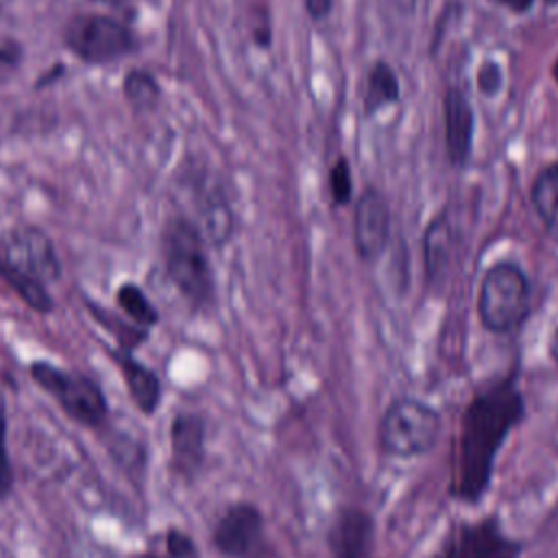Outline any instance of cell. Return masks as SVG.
<instances>
[{"instance_id": "cell-1", "label": "cell", "mask_w": 558, "mask_h": 558, "mask_svg": "<svg viewBox=\"0 0 558 558\" xmlns=\"http://www.w3.org/2000/svg\"><path fill=\"white\" fill-rule=\"evenodd\" d=\"M521 416L523 397L512 377L493 384L466 405L453 451L451 495L456 499L477 501L484 495L495 456Z\"/></svg>"}, {"instance_id": "cell-2", "label": "cell", "mask_w": 558, "mask_h": 558, "mask_svg": "<svg viewBox=\"0 0 558 558\" xmlns=\"http://www.w3.org/2000/svg\"><path fill=\"white\" fill-rule=\"evenodd\" d=\"M166 275L196 307L214 301V272L201 229L187 218H170L161 235Z\"/></svg>"}, {"instance_id": "cell-3", "label": "cell", "mask_w": 558, "mask_h": 558, "mask_svg": "<svg viewBox=\"0 0 558 558\" xmlns=\"http://www.w3.org/2000/svg\"><path fill=\"white\" fill-rule=\"evenodd\" d=\"M0 277L33 279L44 286L61 277V262L46 231L33 225H17L0 235Z\"/></svg>"}, {"instance_id": "cell-4", "label": "cell", "mask_w": 558, "mask_h": 558, "mask_svg": "<svg viewBox=\"0 0 558 558\" xmlns=\"http://www.w3.org/2000/svg\"><path fill=\"white\" fill-rule=\"evenodd\" d=\"M527 301L530 286L523 270L512 262H499L490 266L482 279L477 312L484 327L495 333H506L523 323Z\"/></svg>"}, {"instance_id": "cell-5", "label": "cell", "mask_w": 558, "mask_h": 558, "mask_svg": "<svg viewBox=\"0 0 558 558\" xmlns=\"http://www.w3.org/2000/svg\"><path fill=\"white\" fill-rule=\"evenodd\" d=\"M63 41L74 57L92 65L116 63L137 48V39L126 24L96 13H83L68 20L63 26Z\"/></svg>"}, {"instance_id": "cell-6", "label": "cell", "mask_w": 558, "mask_h": 558, "mask_svg": "<svg viewBox=\"0 0 558 558\" xmlns=\"http://www.w3.org/2000/svg\"><path fill=\"white\" fill-rule=\"evenodd\" d=\"M440 432V418L434 408L416 399H397L388 405L381 427L379 442L388 456L412 458L432 449Z\"/></svg>"}, {"instance_id": "cell-7", "label": "cell", "mask_w": 558, "mask_h": 558, "mask_svg": "<svg viewBox=\"0 0 558 558\" xmlns=\"http://www.w3.org/2000/svg\"><path fill=\"white\" fill-rule=\"evenodd\" d=\"M33 381L44 388L74 421L98 427L107 416V401L100 386L81 373L63 371L48 362L31 364Z\"/></svg>"}, {"instance_id": "cell-8", "label": "cell", "mask_w": 558, "mask_h": 558, "mask_svg": "<svg viewBox=\"0 0 558 558\" xmlns=\"http://www.w3.org/2000/svg\"><path fill=\"white\" fill-rule=\"evenodd\" d=\"M519 543L510 541L499 523L488 517L451 527L436 558H517Z\"/></svg>"}, {"instance_id": "cell-9", "label": "cell", "mask_w": 558, "mask_h": 558, "mask_svg": "<svg viewBox=\"0 0 558 558\" xmlns=\"http://www.w3.org/2000/svg\"><path fill=\"white\" fill-rule=\"evenodd\" d=\"M214 547L227 558H259L264 549V519L253 504H233L218 519Z\"/></svg>"}, {"instance_id": "cell-10", "label": "cell", "mask_w": 558, "mask_h": 558, "mask_svg": "<svg viewBox=\"0 0 558 558\" xmlns=\"http://www.w3.org/2000/svg\"><path fill=\"white\" fill-rule=\"evenodd\" d=\"M373 541V519L360 508H342L327 536L331 558H371Z\"/></svg>"}, {"instance_id": "cell-11", "label": "cell", "mask_w": 558, "mask_h": 558, "mask_svg": "<svg viewBox=\"0 0 558 558\" xmlns=\"http://www.w3.org/2000/svg\"><path fill=\"white\" fill-rule=\"evenodd\" d=\"M388 240V207L375 190H366L353 214V242L362 259H375Z\"/></svg>"}, {"instance_id": "cell-12", "label": "cell", "mask_w": 558, "mask_h": 558, "mask_svg": "<svg viewBox=\"0 0 558 558\" xmlns=\"http://www.w3.org/2000/svg\"><path fill=\"white\" fill-rule=\"evenodd\" d=\"M170 460L181 477H194L205 460V425L196 412H181L170 425Z\"/></svg>"}, {"instance_id": "cell-13", "label": "cell", "mask_w": 558, "mask_h": 558, "mask_svg": "<svg viewBox=\"0 0 558 558\" xmlns=\"http://www.w3.org/2000/svg\"><path fill=\"white\" fill-rule=\"evenodd\" d=\"M445 129H447V150L456 166H462L471 153L473 137V111L462 92L449 89L445 98Z\"/></svg>"}, {"instance_id": "cell-14", "label": "cell", "mask_w": 558, "mask_h": 558, "mask_svg": "<svg viewBox=\"0 0 558 558\" xmlns=\"http://www.w3.org/2000/svg\"><path fill=\"white\" fill-rule=\"evenodd\" d=\"M113 360L120 366L122 379L126 384V390H129V397L133 399V403L140 408V412L153 414L161 399L159 377L150 368L140 364L131 355V351H113Z\"/></svg>"}, {"instance_id": "cell-15", "label": "cell", "mask_w": 558, "mask_h": 558, "mask_svg": "<svg viewBox=\"0 0 558 558\" xmlns=\"http://www.w3.org/2000/svg\"><path fill=\"white\" fill-rule=\"evenodd\" d=\"M198 229L203 238L214 244L222 246L233 235V211L220 190H205V194L198 201Z\"/></svg>"}, {"instance_id": "cell-16", "label": "cell", "mask_w": 558, "mask_h": 558, "mask_svg": "<svg viewBox=\"0 0 558 558\" xmlns=\"http://www.w3.org/2000/svg\"><path fill=\"white\" fill-rule=\"evenodd\" d=\"M532 203L543 225L558 238V163L545 168L532 187Z\"/></svg>"}, {"instance_id": "cell-17", "label": "cell", "mask_w": 558, "mask_h": 558, "mask_svg": "<svg viewBox=\"0 0 558 558\" xmlns=\"http://www.w3.org/2000/svg\"><path fill=\"white\" fill-rule=\"evenodd\" d=\"M399 98V83L395 72L386 63H375L368 72L366 94H364V111L375 113L377 109L395 102Z\"/></svg>"}, {"instance_id": "cell-18", "label": "cell", "mask_w": 558, "mask_h": 558, "mask_svg": "<svg viewBox=\"0 0 558 558\" xmlns=\"http://www.w3.org/2000/svg\"><path fill=\"white\" fill-rule=\"evenodd\" d=\"M122 94L135 111H148L159 102L161 87L148 70L135 68V70L126 72V76L122 81Z\"/></svg>"}, {"instance_id": "cell-19", "label": "cell", "mask_w": 558, "mask_h": 558, "mask_svg": "<svg viewBox=\"0 0 558 558\" xmlns=\"http://www.w3.org/2000/svg\"><path fill=\"white\" fill-rule=\"evenodd\" d=\"M451 253V227L445 216L436 218L425 233V266L429 275L442 272Z\"/></svg>"}, {"instance_id": "cell-20", "label": "cell", "mask_w": 558, "mask_h": 558, "mask_svg": "<svg viewBox=\"0 0 558 558\" xmlns=\"http://www.w3.org/2000/svg\"><path fill=\"white\" fill-rule=\"evenodd\" d=\"M116 301L120 305V310L137 325L142 327H153L159 318L157 310L153 307V303L148 301V296L144 294V290L135 283H122L116 292Z\"/></svg>"}, {"instance_id": "cell-21", "label": "cell", "mask_w": 558, "mask_h": 558, "mask_svg": "<svg viewBox=\"0 0 558 558\" xmlns=\"http://www.w3.org/2000/svg\"><path fill=\"white\" fill-rule=\"evenodd\" d=\"M89 310H92L94 318H98L100 325H105L111 333H116V338L120 340V344L124 347V351H131L133 347H137V344L146 338V327H142V325H137V323H133V325H122L120 318H116V316H111L109 312H105V310H100V307H94V305H89Z\"/></svg>"}, {"instance_id": "cell-22", "label": "cell", "mask_w": 558, "mask_h": 558, "mask_svg": "<svg viewBox=\"0 0 558 558\" xmlns=\"http://www.w3.org/2000/svg\"><path fill=\"white\" fill-rule=\"evenodd\" d=\"M13 490V469L9 460V449H7V405L4 399L0 397V501L7 499Z\"/></svg>"}, {"instance_id": "cell-23", "label": "cell", "mask_w": 558, "mask_h": 558, "mask_svg": "<svg viewBox=\"0 0 558 558\" xmlns=\"http://www.w3.org/2000/svg\"><path fill=\"white\" fill-rule=\"evenodd\" d=\"M329 187H331V196H333V203L336 205H344L349 203L351 198V190H353V183H351V170H349V163L347 159H338L329 172Z\"/></svg>"}, {"instance_id": "cell-24", "label": "cell", "mask_w": 558, "mask_h": 558, "mask_svg": "<svg viewBox=\"0 0 558 558\" xmlns=\"http://www.w3.org/2000/svg\"><path fill=\"white\" fill-rule=\"evenodd\" d=\"M166 547L172 558H196V547L192 538L179 530H170L166 534Z\"/></svg>"}, {"instance_id": "cell-25", "label": "cell", "mask_w": 558, "mask_h": 558, "mask_svg": "<svg viewBox=\"0 0 558 558\" xmlns=\"http://www.w3.org/2000/svg\"><path fill=\"white\" fill-rule=\"evenodd\" d=\"M477 83H480V89L484 94H495L501 85V72L495 63H484L480 68V74H477Z\"/></svg>"}, {"instance_id": "cell-26", "label": "cell", "mask_w": 558, "mask_h": 558, "mask_svg": "<svg viewBox=\"0 0 558 558\" xmlns=\"http://www.w3.org/2000/svg\"><path fill=\"white\" fill-rule=\"evenodd\" d=\"M305 9H307L310 17L323 20L331 11V0H305Z\"/></svg>"}, {"instance_id": "cell-27", "label": "cell", "mask_w": 558, "mask_h": 558, "mask_svg": "<svg viewBox=\"0 0 558 558\" xmlns=\"http://www.w3.org/2000/svg\"><path fill=\"white\" fill-rule=\"evenodd\" d=\"M17 57H20V52L13 50L11 46H0V70L11 68L17 61Z\"/></svg>"}, {"instance_id": "cell-28", "label": "cell", "mask_w": 558, "mask_h": 558, "mask_svg": "<svg viewBox=\"0 0 558 558\" xmlns=\"http://www.w3.org/2000/svg\"><path fill=\"white\" fill-rule=\"evenodd\" d=\"M493 2L504 4V7L512 9V11H525V9H530V4H532V0H493Z\"/></svg>"}, {"instance_id": "cell-29", "label": "cell", "mask_w": 558, "mask_h": 558, "mask_svg": "<svg viewBox=\"0 0 558 558\" xmlns=\"http://www.w3.org/2000/svg\"><path fill=\"white\" fill-rule=\"evenodd\" d=\"M551 357H554V362L558 364V329H556V333H554V338H551Z\"/></svg>"}, {"instance_id": "cell-30", "label": "cell", "mask_w": 558, "mask_h": 558, "mask_svg": "<svg viewBox=\"0 0 558 558\" xmlns=\"http://www.w3.org/2000/svg\"><path fill=\"white\" fill-rule=\"evenodd\" d=\"M94 2H100V4H118L122 0H94Z\"/></svg>"}, {"instance_id": "cell-31", "label": "cell", "mask_w": 558, "mask_h": 558, "mask_svg": "<svg viewBox=\"0 0 558 558\" xmlns=\"http://www.w3.org/2000/svg\"><path fill=\"white\" fill-rule=\"evenodd\" d=\"M554 76H556V81H558V61L554 63Z\"/></svg>"}, {"instance_id": "cell-32", "label": "cell", "mask_w": 558, "mask_h": 558, "mask_svg": "<svg viewBox=\"0 0 558 558\" xmlns=\"http://www.w3.org/2000/svg\"><path fill=\"white\" fill-rule=\"evenodd\" d=\"M140 558H159V556H153V554H146V556H140Z\"/></svg>"}, {"instance_id": "cell-33", "label": "cell", "mask_w": 558, "mask_h": 558, "mask_svg": "<svg viewBox=\"0 0 558 558\" xmlns=\"http://www.w3.org/2000/svg\"><path fill=\"white\" fill-rule=\"evenodd\" d=\"M547 2H551V4H558V0H547Z\"/></svg>"}]
</instances>
